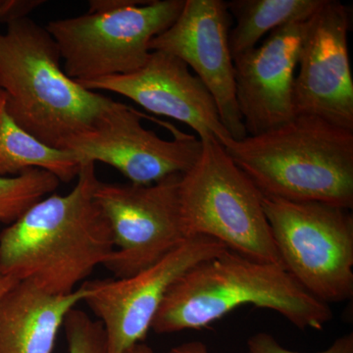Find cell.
I'll return each mask as SVG.
<instances>
[{"label":"cell","mask_w":353,"mask_h":353,"mask_svg":"<svg viewBox=\"0 0 353 353\" xmlns=\"http://www.w3.org/2000/svg\"><path fill=\"white\" fill-rule=\"evenodd\" d=\"M18 282L19 281L15 280V279L6 275L0 270V301H1L2 297L6 296V292L12 289Z\"/></svg>","instance_id":"cell-23"},{"label":"cell","mask_w":353,"mask_h":353,"mask_svg":"<svg viewBox=\"0 0 353 353\" xmlns=\"http://www.w3.org/2000/svg\"><path fill=\"white\" fill-rule=\"evenodd\" d=\"M59 183L57 176L41 169L0 178V222L12 224L46 194L54 192Z\"/></svg>","instance_id":"cell-18"},{"label":"cell","mask_w":353,"mask_h":353,"mask_svg":"<svg viewBox=\"0 0 353 353\" xmlns=\"http://www.w3.org/2000/svg\"><path fill=\"white\" fill-rule=\"evenodd\" d=\"M248 304L275 311L301 330H322L333 319L329 304L306 292L284 267L227 250L171 285L152 329L163 334L206 328Z\"/></svg>","instance_id":"cell-2"},{"label":"cell","mask_w":353,"mask_h":353,"mask_svg":"<svg viewBox=\"0 0 353 353\" xmlns=\"http://www.w3.org/2000/svg\"><path fill=\"white\" fill-rule=\"evenodd\" d=\"M88 292L85 282L66 296L18 282L0 301V353H52L65 318Z\"/></svg>","instance_id":"cell-15"},{"label":"cell","mask_w":353,"mask_h":353,"mask_svg":"<svg viewBox=\"0 0 353 353\" xmlns=\"http://www.w3.org/2000/svg\"><path fill=\"white\" fill-rule=\"evenodd\" d=\"M224 148L262 196L353 208L352 131L296 115Z\"/></svg>","instance_id":"cell-4"},{"label":"cell","mask_w":353,"mask_h":353,"mask_svg":"<svg viewBox=\"0 0 353 353\" xmlns=\"http://www.w3.org/2000/svg\"><path fill=\"white\" fill-rule=\"evenodd\" d=\"M185 0H139L104 13L53 20L54 39L67 76L79 83L126 75L145 65L150 44L178 18Z\"/></svg>","instance_id":"cell-7"},{"label":"cell","mask_w":353,"mask_h":353,"mask_svg":"<svg viewBox=\"0 0 353 353\" xmlns=\"http://www.w3.org/2000/svg\"><path fill=\"white\" fill-rule=\"evenodd\" d=\"M303 23L279 28L256 48L234 58L236 104L248 136L296 116L294 83Z\"/></svg>","instance_id":"cell-14"},{"label":"cell","mask_w":353,"mask_h":353,"mask_svg":"<svg viewBox=\"0 0 353 353\" xmlns=\"http://www.w3.org/2000/svg\"><path fill=\"white\" fill-rule=\"evenodd\" d=\"M63 326L69 353H108L105 331L99 320L73 308L65 318Z\"/></svg>","instance_id":"cell-19"},{"label":"cell","mask_w":353,"mask_h":353,"mask_svg":"<svg viewBox=\"0 0 353 353\" xmlns=\"http://www.w3.org/2000/svg\"><path fill=\"white\" fill-rule=\"evenodd\" d=\"M231 14L223 0H185L180 15L150 44L182 60L212 95L221 122L234 141L245 139L236 99L234 59L230 50Z\"/></svg>","instance_id":"cell-12"},{"label":"cell","mask_w":353,"mask_h":353,"mask_svg":"<svg viewBox=\"0 0 353 353\" xmlns=\"http://www.w3.org/2000/svg\"><path fill=\"white\" fill-rule=\"evenodd\" d=\"M0 90L23 130L61 150L117 104L67 76L54 39L29 17L0 32Z\"/></svg>","instance_id":"cell-3"},{"label":"cell","mask_w":353,"mask_h":353,"mask_svg":"<svg viewBox=\"0 0 353 353\" xmlns=\"http://www.w3.org/2000/svg\"><path fill=\"white\" fill-rule=\"evenodd\" d=\"M201 155L179 183L187 240L206 236L256 261L283 266L262 205V194L224 146L201 141Z\"/></svg>","instance_id":"cell-5"},{"label":"cell","mask_w":353,"mask_h":353,"mask_svg":"<svg viewBox=\"0 0 353 353\" xmlns=\"http://www.w3.org/2000/svg\"><path fill=\"white\" fill-rule=\"evenodd\" d=\"M248 353H304L282 347L272 334L264 332L250 336L248 341ZM315 353H353V334L340 336L332 343L331 347Z\"/></svg>","instance_id":"cell-20"},{"label":"cell","mask_w":353,"mask_h":353,"mask_svg":"<svg viewBox=\"0 0 353 353\" xmlns=\"http://www.w3.org/2000/svg\"><path fill=\"white\" fill-rule=\"evenodd\" d=\"M46 3L43 0H0V23H9L28 17L32 11Z\"/></svg>","instance_id":"cell-21"},{"label":"cell","mask_w":353,"mask_h":353,"mask_svg":"<svg viewBox=\"0 0 353 353\" xmlns=\"http://www.w3.org/2000/svg\"><path fill=\"white\" fill-rule=\"evenodd\" d=\"M265 215L285 271L329 304L353 294V217L321 202L262 196Z\"/></svg>","instance_id":"cell-6"},{"label":"cell","mask_w":353,"mask_h":353,"mask_svg":"<svg viewBox=\"0 0 353 353\" xmlns=\"http://www.w3.org/2000/svg\"><path fill=\"white\" fill-rule=\"evenodd\" d=\"M324 0H233L228 10L236 19L230 31L232 57L236 58L259 46L260 39L292 23H303Z\"/></svg>","instance_id":"cell-17"},{"label":"cell","mask_w":353,"mask_h":353,"mask_svg":"<svg viewBox=\"0 0 353 353\" xmlns=\"http://www.w3.org/2000/svg\"><path fill=\"white\" fill-rule=\"evenodd\" d=\"M225 250L219 241L196 236L131 277L85 282L90 292L83 303L103 326L108 353H125L143 343L171 285L196 264Z\"/></svg>","instance_id":"cell-9"},{"label":"cell","mask_w":353,"mask_h":353,"mask_svg":"<svg viewBox=\"0 0 353 353\" xmlns=\"http://www.w3.org/2000/svg\"><path fill=\"white\" fill-rule=\"evenodd\" d=\"M348 7L324 0L303 23L294 83L296 115L313 116L353 132V79Z\"/></svg>","instance_id":"cell-10"},{"label":"cell","mask_w":353,"mask_h":353,"mask_svg":"<svg viewBox=\"0 0 353 353\" xmlns=\"http://www.w3.org/2000/svg\"><path fill=\"white\" fill-rule=\"evenodd\" d=\"M181 176L145 185L97 183L95 202L108 221L114 246L104 266L116 279L145 270L187 241L179 202Z\"/></svg>","instance_id":"cell-8"},{"label":"cell","mask_w":353,"mask_h":353,"mask_svg":"<svg viewBox=\"0 0 353 353\" xmlns=\"http://www.w3.org/2000/svg\"><path fill=\"white\" fill-rule=\"evenodd\" d=\"M95 164L81 165L74 189L34 203L0 233V270L66 296L112 254V234L94 199Z\"/></svg>","instance_id":"cell-1"},{"label":"cell","mask_w":353,"mask_h":353,"mask_svg":"<svg viewBox=\"0 0 353 353\" xmlns=\"http://www.w3.org/2000/svg\"><path fill=\"white\" fill-rule=\"evenodd\" d=\"M80 85L122 95L150 112L183 123L201 141L212 139L223 146L233 141L203 83L182 60L163 51H152L145 65L132 73Z\"/></svg>","instance_id":"cell-13"},{"label":"cell","mask_w":353,"mask_h":353,"mask_svg":"<svg viewBox=\"0 0 353 353\" xmlns=\"http://www.w3.org/2000/svg\"><path fill=\"white\" fill-rule=\"evenodd\" d=\"M136 109L117 102L92 129L70 139L64 150L80 164H108L134 185H152L167 176L183 175L201 155V139L178 132L173 141L141 125Z\"/></svg>","instance_id":"cell-11"},{"label":"cell","mask_w":353,"mask_h":353,"mask_svg":"<svg viewBox=\"0 0 353 353\" xmlns=\"http://www.w3.org/2000/svg\"><path fill=\"white\" fill-rule=\"evenodd\" d=\"M125 353H157L152 347H148L145 343H139Z\"/></svg>","instance_id":"cell-24"},{"label":"cell","mask_w":353,"mask_h":353,"mask_svg":"<svg viewBox=\"0 0 353 353\" xmlns=\"http://www.w3.org/2000/svg\"><path fill=\"white\" fill-rule=\"evenodd\" d=\"M167 353H211L208 345L199 341H188L171 348Z\"/></svg>","instance_id":"cell-22"},{"label":"cell","mask_w":353,"mask_h":353,"mask_svg":"<svg viewBox=\"0 0 353 353\" xmlns=\"http://www.w3.org/2000/svg\"><path fill=\"white\" fill-rule=\"evenodd\" d=\"M30 169H41L70 183L80 172L81 164L71 152L41 143L26 132L9 115L6 95L0 90V178L15 176Z\"/></svg>","instance_id":"cell-16"}]
</instances>
